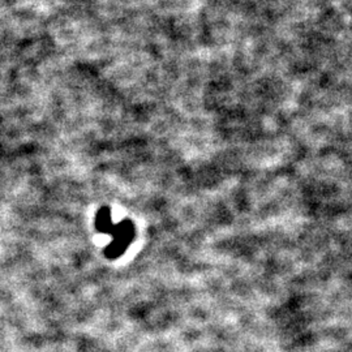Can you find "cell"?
Returning a JSON list of instances; mask_svg holds the SVG:
<instances>
[{"instance_id":"6da1fadb","label":"cell","mask_w":352,"mask_h":352,"mask_svg":"<svg viewBox=\"0 0 352 352\" xmlns=\"http://www.w3.org/2000/svg\"><path fill=\"white\" fill-rule=\"evenodd\" d=\"M110 234L113 235V241L110 244L106 253L110 257H119L123 252L126 251V245L133 238V227L128 221H124V222L119 223L118 226L113 225Z\"/></svg>"},{"instance_id":"7a4b0ae2","label":"cell","mask_w":352,"mask_h":352,"mask_svg":"<svg viewBox=\"0 0 352 352\" xmlns=\"http://www.w3.org/2000/svg\"><path fill=\"white\" fill-rule=\"evenodd\" d=\"M97 227L101 232H109L113 230V222H111V214L109 209H102L97 215Z\"/></svg>"}]
</instances>
